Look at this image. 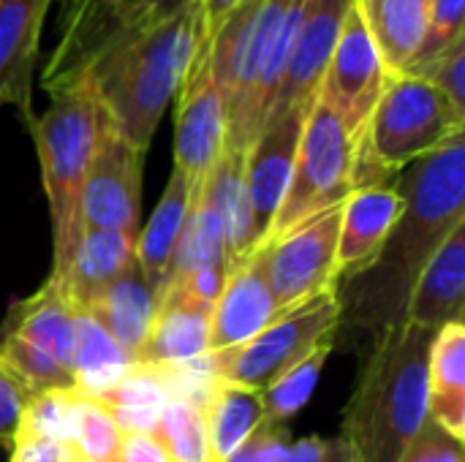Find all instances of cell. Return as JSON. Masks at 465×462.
I'll return each instance as SVG.
<instances>
[{
	"label": "cell",
	"mask_w": 465,
	"mask_h": 462,
	"mask_svg": "<svg viewBox=\"0 0 465 462\" xmlns=\"http://www.w3.org/2000/svg\"><path fill=\"white\" fill-rule=\"evenodd\" d=\"M392 191L403 210L376 261L338 291L341 316L373 338L403 324L417 278L447 237L465 223V133L403 166Z\"/></svg>",
	"instance_id": "6da1fadb"
},
{
	"label": "cell",
	"mask_w": 465,
	"mask_h": 462,
	"mask_svg": "<svg viewBox=\"0 0 465 462\" xmlns=\"http://www.w3.org/2000/svg\"><path fill=\"white\" fill-rule=\"evenodd\" d=\"M199 44V0H188L158 25L104 46L74 82H84L95 93L117 136L144 155L161 114L191 71Z\"/></svg>",
	"instance_id": "7a4b0ae2"
},
{
	"label": "cell",
	"mask_w": 465,
	"mask_h": 462,
	"mask_svg": "<svg viewBox=\"0 0 465 462\" xmlns=\"http://www.w3.org/2000/svg\"><path fill=\"white\" fill-rule=\"evenodd\" d=\"M436 332L395 324L376 335L343 411L346 462H401L428 422V359Z\"/></svg>",
	"instance_id": "3957f363"
},
{
	"label": "cell",
	"mask_w": 465,
	"mask_h": 462,
	"mask_svg": "<svg viewBox=\"0 0 465 462\" xmlns=\"http://www.w3.org/2000/svg\"><path fill=\"white\" fill-rule=\"evenodd\" d=\"M41 180L49 202V215L54 226V261L52 278H60L74 251L84 234L82 226V185L90 169V161L112 125L95 93L84 82H74L49 93V106L41 117L30 123Z\"/></svg>",
	"instance_id": "277c9868"
},
{
	"label": "cell",
	"mask_w": 465,
	"mask_h": 462,
	"mask_svg": "<svg viewBox=\"0 0 465 462\" xmlns=\"http://www.w3.org/2000/svg\"><path fill=\"white\" fill-rule=\"evenodd\" d=\"M463 133L465 114L439 87L411 74L390 76L360 136L354 191L381 185L379 174H398Z\"/></svg>",
	"instance_id": "5b68a950"
},
{
	"label": "cell",
	"mask_w": 465,
	"mask_h": 462,
	"mask_svg": "<svg viewBox=\"0 0 465 462\" xmlns=\"http://www.w3.org/2000/svg\"><path fill=\"white\" fill-rule=\"evenodd\" d=\"M357 150L360 136L351 133L346 123L316 98L302 123L300 147L283 204L264 242L281 240L292 229L319 218L332 207H341L354 191Z\"/></svg>",
	"instance_id": "8992f818"
},
{
	"label": "cell",
	"mask_w": 465,
	"mask_h": 462,
	"mask_svg": "<svg viewBox=\"0 0 465 462\" xmlns=\"http://www.w3.org/2000/svg\"><path fill=\"white\" fill-rule=\"evenodd\" d=\"M338 289L322 291L297 308L286 310L256 338L234 346L229 351H215L204 357V370L213 378L264 392L281 381L292 368L308 359L316 349L335 340L341 324Z\"/></svg>",
	"instance_id": "52a82bcc"
},
{
	"label": "cell",
	"mask_w": 465,
	"mask_h": 462,
	"mask_svg": "<svg viewBox=\"0 0 465 462\" xmlns=\"http://www.w3.org/2000/svg\"><path fill=\"white\" fill-rule=\"evenodd\" d=\"M188 0H60L57 44L44 65L46 93L71 84L84 65L117 38L158 25Z\"/></svg>",
	"instance_id": "ba28073f"
},
{
	"label": "cell",
	"mask_w": 465,
	"mask_h": 462,
	"mask_svg": "<svg viewBox=\"0 0 465 462\" xmlns=\"http://www.w3.org/2000/svg\"><path fill=\"white\" fill-rule=\"evenodd\" d=\"M341 207L322 212L281 240L259 245L264 275L281 310H292L322 291L338 289Z\"/></svg>",
	"instance_id": "9c48e42d"
},
{
	"label": "cell",
	"mask_w": 465,
	"mask_h": 462,
	"mask_svg": "<svg viewBox=\"0 0 465 462\" xmlns=\"http://www.w3.org/2000/svg\"><path fill=\"white\" fill-rule=\"evenodd\" d=\"M390 76L392 74L354 0L343 19L338 44L332 49L316 98L327 103L351 133L362 136V128L373 106L379 103Z\"/></svg>",
	"instance_id": "30bf717a"
},
{
	"label": "cell",
	"mask_w": 465,
	"mask_h": 462,
	"mask_svg": "<svg viewBox=\"0 0 465 462\" xmlns=\"http://www.w3.org/2000/svg\"><path fill=\"white\" fill-rule=\"evenodd\" d=\"M174 101V169L185 177L191 199L196 202L210 169L226 147V106L213 79L210 49L204 41L199 44Z\"/></svg>",
	"instance_id": "8fae6325"
},
{
	"label": "cell",
	"mask_w": 465,
	"mask_h": 462,
	"mask_svg": "<svg viewBox=\"0 0 465 462\" xmlns=\"http://www.w3.org/2000/svg\"><path fill=\"white\" fill-rule=\"evenodd\" d=\"M142 210V152L109 125L82 185L84 231H120L139 237Z\"/></svg>",
	"instance_id": "7c38bea8"
},
{
	"label": "cell",
	"mask_w": 465,
	"mask_h": 462,
	"mask_svg": "<svg viewBox=\"0 0 465 462\" xmlns=\"http://www.w3.org/2000/svg\"><path fill=\"white\" fill-rule=\"evenodd\" d=\"M316 101V98H313ZM308 106L289 109L283 114H275L264 123V128L256 133L245 152V202L251 212V237H253V251L264 242L292 180L297 147H300V133L302 123L308 117Z\"/></svg>",
	"instance_id": "4fadbf2b"
},
{
	"label": "cell",
	"mask_w": 465,
	"mask_h": 462,
	"mask_svg": "<svg viewBox=\"0 0 465 462\" xmlns=\"http://www.w3.org/2000/svg\"><path fill=\"white\" fill-rule=\"evenodd\" d=\"M351 3L354 0H305L297 38L270 117L313 103Z\"/></svg>",
	"instance_id": "5bb4252c"
},
{
	"label": "cell",
	"mask_w": 465,
	"mask_h": 462,
	"mask_svg": "<svg viewBox=\"0 0 465 462\" xmlns=\"http://www.w3.org/2000/svg\"><path fill=\"white\" fill-rule=\"evenodd\" d=\"M286 310L278 308L264 275L262 248L251 251L226 278L210 319V354L242 346Z\"/></svg>",
	"instance_id": "9a60e30c"
},
{
	"label": "cell",
	"mask_w": 465,
	"mask_h": 462,
	"mask_svg": "<svg viewBox=\"0 0 465 462\" xmlns=\"http://www.w3.org/2000/svg\"><path fill=\"white\" fill-rule=\"evenodd\" d=\"M210 319L213 305L177 289L158 291L150 332L134 357V365L169 370L204 359L210 354Z\"/></svg>",
	"instance_id": "2e32d148"
},
{
	"label": "cell",
	"mask_w": 465,
	"mask_h": 462,
	"mask_svg": "<svg viewBox=\"0 0 465 462\" xmlns=\"http://www.w3.org/2000/svg\"><path fill=\"white\" fill-rule=\"evenodd\" d=\"M52 0H0V101L33 120V74Z\"/></svg>",
	"instance_id": "e0dca14e"
},
{
	"label": "cell",
	"mask_w": 465,
	"mask_h": 462,
	"mask_svg": "<svg viewBox=\"0 0 465 462\" xmlns=\"http://www.w3.org/2000/svg\"><path fill=\"white\" fill-rule=\"evenodd\" d=\"M401 210L403 202L392 185H368L349 193L341 207L338 280H349L376 261Z\"/></svg>",
	"instance_id": "ac0fdd59"
},
{
	"label": "cell",
	"mask_w": 465,
	"mask_h": 462,
	"mask_svg": "<svg viewBox=\"0 0 465 462\" xmlns=\"http://www.w3.org/2000/svg\"><path fill=\"white\" fill-rule=\"evenodd\" d=\"M136 267V237L120 231H84L68 270L49 278L74 310L93 308L123 275Z\"/></svg>",
	"instance_id": "d6986e66"
},
{
	"label": "cell",
	"mask_w": 465,
	"mask_h": 462,
	"mask_svg": "<svg viewBox=\"0 0 465 462\" xmlns=\"http://www.w3.org/2000/svg\"><path fill=\"white\" fill-rule=\"evenodd\" d=\"M465 297V223H460L447 242L433 253L425 264L422 275L417 278L403 321L425 327V329H444L450 324H463Z\"/></svg>",
	"instance_id": "ffe728a7"
},
{
	"label": "cell",
	"mask_w": 465,
	"mask_h": 462,
	"mask_svg": "<svg viewBox=\"0 0 465 462\" xmlns=\"http://www.w3.org/2000/svg\"><path fill=\"white\" fill-rule=\"evenodd\" d=\"M428 419L463 444L465 438V327L436 332L428 359Z\"/></svg>",
	"instance_id": "44dd1931"
},
{
	"label": "cell",
	"mask_w": 465,
	"mask_h": 462,
	"mask_svg": "<svg viewBox=\"0 0 465 462\" xmlns=\"http://www.w3.org/2000/svg\"><path fill=\"white\" fill-rule=\"evenodd\" d=\"M245 152L248 150H234L223 147L221 158L210 169L199 199L210 204V210L218 215L223 240H226V256H229V270H234L251 251H253V237H251V212L245 202Z\"/></svg>",
	"instance_id": "7402d4cb"
},
{
	"label": "cell",
	"mask_w": 465,
	"mask_h": 462,
	"mask_svg": "<svg viewBox=\"0 0 465 462\" xmlns=\"http://www.w3.org/2000/svg\"><path fill=\"white\" fill-rule=\"evenodd\" d=\"M191 204H193V199H191V188H188L185 177L177 169H172V177L166 182V191H163L153 218L136 237V270L153 294L161 289V283L169 272V264H172L177 242L183 237Z\"/></svg>",
	"instance_id": "603a6c76"
},
{
	"label": "cell",
	"mask_w": 465,
	"mask_h": 462,
	"mask_svg": "<svg viewBox=\"0 0 465 462\" xmlns=\"http://www.w3.org/2000/svg\"><path fill=\"white\" fill-rule=\"evenodd\" d=\"M215 462H229L267 422L264 395L210 376L207 403L202 406Z\"/></svg>",
	"instance_id": "cb8c5ba5"
},
{
	"label": "cell",
	"mask_w": 465,
	"mask_h": 462,
	"mask_svg": "<svg viewBox=\"0 0 465 462\" xmlns=\"http://www.w3.org/2000/svg\"><path fill=\"white\" fill-rule=\"evenodd\" d=\"M5 332L19 335L30 346L41 349L63 368L74 373V354H76V310L63 300L60 289L46 280V286L19 302L8 319Z\"/></svg>",
	"instance_id": "d4e9b609"
},
{
	"label": "cell",
	"mask_w": 465,
	"mask_h": 462,
	"mask_svg": "<svg viewBox=\"0 0 465 462\" xmlns=\"http://www.w3.org/2000/svg\"><path fill=\"white\" fill-rule=\"evenodd\" d=\"M357 5L390 74H406L425 38L430 0H357Z\"/></svg>",
	"instance_id": "484cf974"
},
{
	"label": "cell",
	"mask_w": 465,
	"mask_h": 462,
	"mask_svg": "<svg viewBox=\"0 0 465 462\" xmlns=\"http://www.w3.org/2000/svg\"><path fill=\"white\" fill-rule=\"evenodd\" d=\"M153 310H155V294L134 267L84 313L134 359L150 332Z\"/></svg>",
	"instance_id": "4316f807"
},
{
	"label": "cell",
	"mask_w": 465,
	"mask_h": 462,
	"mask_svg": "<svg viewBox=\"0 0 465 462\" xmlns=\"http://www.w3.org/2000/svg\"><path fill=\"white\" fill-rule=\"evenodd\" d=\"M158 370L161 368L134 365L114 387L95 395V400L114 417L120 430H153L158 422L172 398Z\"/></svg>",
	"instance_id": "83f0119b"
},
{
	"label": "cell",
	"mask_w": 465,
	"mask_h": 462,
	"mask_svg": "<svg viewBox=\"0 0 465 462\" xmlns=\"http://www.w3.org/2000/svg\"><path fill=\"white\" fill-rule=\"evenodd\" d=\"M134 359L87 316L76 310V354H74V376L76 389L82 395H101L114 387L128 370Z\"/></svg>",
	"instance_id": "f1b7e54d"
},
{
	"label": "cell",
	"mask_w": 465,
	"mask_h": 462,
	"mask_svg": "<svg viewBox=\"0 0 465 462\" xmlns=\"http://www.w3.org/2000/svg\"><path fill=\"white\" fill-rule=\"evenodd\" d=\"M150 433L172 462H215L202 406L191 398H169Z\"/></svg>",
	"instance_id": "f546056e"
},
{
	"label": "cell",
	"mask_w": 465,
	"mask_h": 462,
	"mask_svg": "<svg viewBox=\"0 0 465 462\" xmlns=\"http://www.w3.org/2000/svg\"><path fill=\"white\" fill-rule=\"evenodd\" d=\"M120 425L90 395H71V444L84 462H114L120 447Z\"/></svg>",
	"instance_id": "4dcf8cb0"
},
{
	"label": "cell",
	"mask_w": 465,
	"mask_h": 462,
	"mask_svg": "<svg viewBox=\"0 0 465 462\" xmlns=\"http://www.w3.org/2000/svg\"><path fill=\"white\" fill-rule=\"evenodd\" d=\"M0 357L27 395L49 389H76V376L68 368H63L57 359H52L49 354L30 346L14 332L0 335Z\"/></svg>",
	"instance_id": "1f68e13d"
},
{
	"label": "cell",
	"mask_w": 465,
	"mask_h": 462,
	"mask_svg": "<svg viewBox=\"0 0 465 462\" xmlns=\"http://www.w3.org/2000/svg\"><path fill=\"white\" fill-rule=\"evenodd\" d=\"M330 354H332V343L316 349L308 359H302L281 381H275L270 389L262 392L264 395V414H267L270 425L292 419L308 403V398L313 395V389L322 378V370H324Z\"/></svg>",
	"instance_id": "d6a6232c"
},
{
	"label": "cell",
	"mask_w": 465,
	"mask_h": 462,
	"mask_svg": "<svg viewBox=\"0 0 465 462\" xmlns=\"http://www.w3.org/2000/svg\"><path fill=\"white\" fill-rule=\"evenodd\" d=\"M71 395L74 389H49L30 395L22 406L14 438L71 441Z\"/></svg>",
	"instance_id": "836d02e7"
},
{
	"label": "cell",
	"mask_w": 465,
	"mask_h": 462,
	"mask_svg": "<svg viewBox=\"0 0 465 462\" xmlns=\"http://www.w3.org/2000/svg\"><path fill=\"white\" fill-rule=\"evenodd\" d=\"M463 16L465 0H430L425 38H422L420 52H417V57H414V63H411V68L406 74L422 68L425 63H430L433 57L447 52L455 41L465 38Z\"/></svg>",
	"instance_id": "e575fe53"
},
{
	"label": "cell",
	"mask_w": 465,
	"mask_h": 462,
	"mask_svg": "<svg viewBox=\"0 0 465 462\" xmlns=\"http://www.w3.org/2000/svg\"><path fill=\"white\" fill-rule=\"evenodd\" d=\"M411 76L428 79L452 101L455 109H460L465 114V38L455 41L447 52L433 57L422 68L411 71Z\"/></svg>",
	"instance_id": "d590c367"
},
{
	"label": "cell",
	"mask_w": 465,
	"mask_h": 462,
	"mask_svg": "<svg viewBox=\"0 0 465 462\" xmlns=\"http://www.w3.org/2000/svg\"><path fill=\"white\" fill-rule=\"evenodd\" d=\"M401 462H463V444L439 430L430 419L409 444Z\"/></svg>",
	"instance_id": "8d00e7d4"
},
{
	"label": "cell",
	"mask_w": 465,
	"mask_h": 462,
	"mask_svg": "<svg viewBox=\"0 0 465 462\" xmlns=\"http://www.w3.org/2000/svg\"><path fill=\"white\" fill-rule=\"evenodd\" d=\"M30 395L25 392V387L14 378V373L8 370V365L0 357V444H8L14 438L22 406Z\"/></svg>",
	"instance_id": "74e56055"
},
{
	"label": "cell",
	"mask_w": 465,
	"mask_h": 462,
	"mask_svg": "<svg viewBox=\"0 0 465 462\" xmlns=\"http://www.w3.org/2000/svg\"><path fill=\"white\" fill-rule=\"evenodd\" d=\"M11 462H82L71 441L52 438H14Z\"/></svg>",
	"instance_id": "f35d334b"
},
{
	"label": "cell",
	"mask_w": 465,
	"mask_h": 462,
	"mask_svg": "<svg viewBox=\"0 0 465 462\" xmlns=\"http://www.w3.org/2000/svg\"><path fill=\"white\" fill-rule=\"evenodd\" d=\"M114 462H172L150 430H123Z\"/></svg>",
	"instance_id": "ab89813d"
},
{
	"label": "cell",
	"mask_w": 465,
	"mask_h": 462,
	"mask_svg": "<svg viewBox=\"0 0 465 462\" xmlns=\"http://www.w3.org/2000/svg\"><path fill=\"white\" fill-rule=\"evenodd\" d=\"M240 0H199V14H202V38H210L218 25L226 19V14L237 5Z\"/></svg>",
	"instance_id": "60d3db41"
},
{
	"label": "cell",
	"mask_w": 465,
	"mask_h": 462,
	"mask_svg": "<svg viewBox=\"0 0 465 462\" xmlns=\"http://www.w3.org/2000/svg\"><path fill=\"white\" fill-rule=\"evenodd\" d=\"M0 106H3V101H0Z\"/></svg>",
	"instance_id": "b9f144b4"
}]
</instances>
